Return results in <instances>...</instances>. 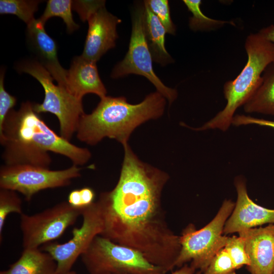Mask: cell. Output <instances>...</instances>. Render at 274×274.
Masks as SVG:
<instances>
[{
  "label": "cell",
  "instance_id": "obj_1",
  "mask_svg": "<svg viewBox=\"0 0 274 274\" xmlns=\"http://www.w3.org/2000/svg\"><path fill=\"white\" fill-rule=\"evenodd\" d=\"M123 147L118 182L97 200L104 220L100 235L139 251L167 272L181 250L180 236L169 228L161 204L169 176L140 160L128 144Z\"/></svg>",
  "mask_w": 274,
  "mask_h": 274
},
{
  "label": "cell",
  "instance_id": "obj_2",
  "mask_svg": "<svg viewBox=\"0 0 274 274\" xmlns=\"http://www.w3.org/2000/svg\"><path fill=\"white\" fill-rule=\"evenodd\" d=\"M2 158L8 165H29L49 168L51 152L68 158L73 164H86L91 154L58 135L33 109V104L22 102L11 110L0 129Z\"/></svg>",
  "mask_w": 274,
  "mask_h": 274
},
{
  "label": "cell",
  "instance_id": "obj_3",
  "mask_svg": "<svg viewBox=\"0 0 274 274\" xmlns=\"http://www.w3.org/2000/svg\"><path fill=\"white\" fill-rule=\"evenodd\" d=\"M166 98L156 91L148 95L140 103L131 104L125 97L105 96L95 109L81 118L77 138L94 146L108 138L123 146L128 144L130 134L145 122L160 117L163 114Z\"/></svg>",
  "mask_w": 274,
  "mask_h": 274
},
{
  "label": "cell",
  "instance_id": "obj_4",
  "mask_svg": "<svg viewBox=\"0 0 274 274\" xmlns=\"http://www.w3.org/2000/svg\"><path fill=\"white\" fill-rule=\"evenodd\" d=\"M245 48L248 55L245 66L235 79L226 82L223 86L225 107L201 127L194 130L226 131L232 124L236 110L253 95L261 84L265 69L274 62V44L259 32L247 37Z\"/></svg>",
  "mask_w": 274,
  "mask_h": 274
},
{
  "label": "cell",
  "instance_id": "obj_5",
  "mask_svg": "<svg viewBox=\"0 0 274 274\" xmlns=\"http://www.w3.org/2000/svg\"><path fill=\"white\" fill-rule=\"evenodd\" d=\"M235 206L230 199H225L213 219L196 230L188 224L180 235L181 250L175 267H181L191 261L190 266L203 273L215 255L224 248L228 237L223 234L225 223Z\"/></svg>",
  "mask_w": 274,
  "mask_h": 274
},
{
  "label": "cell",
  "instance_id": "obj_6",
  "mask_svg": "<svg viewBox=\"0 0 274 274\" xmlns=\"http://www.w3.org/2000/svg\"><path fill=\"white\" fill-rule=\"evenodd\" d=\"M17 68L19 72L33 77L44 90L42 103L33 104L35 111L38 114L49 112L55 115L59 122L60 135L70 142L85 114L82 100L73 96L65 88L55 85L51 74L37 60L23 61Z\"/></svg>",
  "mask_w": 274,
  "mask_h": 274
},
{
  "label": "cell",
  "instance_id": "obj_7",
  "mask_svg": "<svg viewBox=\"0 0 274 274\" xmlns=\"http://www.w3.org/2000/svg\"><path fill=\"white\" fill-rule=\"evenodd\" d=\"M90 274H166L132 248L96 236L81 256Z\"/></svg>",
  "mask_w": 274,
  "mask_h": 274
},
{
  "label": "cell",
  "instance_id": "obj_8",
  "mask_svg": "<svg viewBox=\"0 0 274 274\" xmlns=\"http://www.w3.org/2000/svg\"><path fill=\"white\" fill-rule=\"evenodd\" d=\"M144 5L135 7L132 13V30L128 50L124 59L113 69L111 77L113 79L136 74L146 77L167 99L170 105L176 99L175 89L165 86L155 73L153 59L146 40L144 28Z\"/></svg>",
  "mask_w": 274,
  "mask_h": 274
},
{
  "label": "cell",
  "instance_id": "obj_9",
  "mask_svg": "<svg viewBox=\"0 0 274 274\" xmlns=\"http://www.w3.org/2000/svg\"><path fill=\"white\" fill-rule=\"evenodd\" d=\"M81 168L73 164L61 170L29 165H3L0 168V188L19 192L27 201L40 191L65 187L81 176Z\"/></svg>",
  "mask_w": 274,
  "mask_h": 274
},
{
  "label": "cell",
  "instance_id": "obj_10",
  "mask_svg": "<svg viewBox=\"0 0 274 274\" xmlns=\"http://www.w3.org/2000/svg\"><path fill=\"white\" fill-rule=\"evenodd\" d=\"M83 208H75L67 201L33 214L20 215L23 249L39 248L60 237L82 215Z\"/></svg>",
  "mask_w": 274,
  "mask_h": 274
},
{
  "label": "cell",
  "instance_id": "obj_11",
  "mask_svg": "<svg viewBox=\"0 0 274 274\" xmlns=\"http://www.w3.org/2000/svg\"><path fill=\"white\" fill-rule=\"evenodd\" d=\"M83 221L79 228L72 230V237L63 244L50 242L41 249L48 253L57 263L58 274H65L71 269L78 258L89 247L93 239L100 235L104 229L102 210L98 201L83 208Z\"/></svg>",
  "mask_w": 274,
  "mask_h": 274
},
{
  "label": "cell",
  "instance_id": "obj_12",
  "mask_svg": "<svg viewBox=\"0 0 274 274\" xmlns=\"http://www.w3.org/2000/svg\"><path fill=\"white\" fill-rule=\"evenodd\" d=\"M234 184L237 200L224 225L223 234L238 233L267 223L274 224V209L258 205L249 197L244 178L240 176L235 177Z\"/></svg>",
  "mask_w": 274,
  "mask_h": 274
},
{
  "label": "cell",
  "instance_id": "obj_13",
  "mask_svg": "<svg viewBox=\"0 0 274 274\" xmlns=\"http://www.w3.org/2000/svg\"><path fill=\"white\" fill-rule=\"evenodd\" d=\"M87 21L88 29L81 55L96 62L115 47L118 39L117 26L121 20L103 7L92 14Z\"/></svg>",
  "mask_w": 274,
  "mask_h": 274
},
{
  "label": "cell",
  "instance_id": "obj_14",
  "mask_svg": "<svg viewBox=\"0 0 274 274\" xmlns=\"http://www.w3.org/2000/svg\"><path fill=\"white\" fill-rule=\"evenodd\" d=\"M245 244L251 274H271L274 270V224L238 232Z\"/></svg>",
  "mask_w": 274,
  "mask_h": 274
},
{
  "label": "cell",
  "instance_id": "obj_15",
  "mask_svg": "<svg viewBox=\"0 0 274 274\" xmlns=\"http://www.w3.org/2000/svg\"><path fill=\"white\" fill-rule=\"evenodd\" d=\"M45 23L39 18L27 25L26 39L38 60L51 74L57 84L65 88L67 71L58 61L55 41L46 32Z\"/></svg>",
  "mask_w": 274,
  "mask_h": 274
},
{
  "label": "cell",
  "instance_id": "obj_16",
  "mask_svg": "<svg viewBox=\"0 0 274 274\" xmlns=\"http://www.w3.org/2000/svg\"><path fill=\"white\" fill-rule=\"evenodd\" d=\"M67 71L65 89L76 98L82 100L87 93L100 98L106 96L107 90L97 70L96 62L82 55L75 57Z\"/></svg>",
  "mask_w": 274,
  "mask_h": 274
},
{
  "label": "cell",
  "instance_id": "obj_17",
  "mask_svg": "<svg viewBox=\"0 0 274 274\" xmlns=\"http://www.w3.org/2000/svg\"><path fill=\"white\" fill-rule=\"evenodd\" d=\"M57 263L39 248L23 249L19 258L0 274H58Z\"/></svg>",
  "mask_w": 274,
  "mask_h": 274
},
{
  "label": "cell",
  "instance_id": "obj_18",
  "mask_svg": "<svg viewBox=\"0 0 274 274\" xmlns=\"http://www.w3.org/2000/svg\"><path fill=\"white\" fill-rule=\"evenodd\" d=\"M144 28L147 43L153 61L161 66L174 62L165 47L166 31L156 15L144 2Z\"/></svg>",
  "mask_w": 274,
  "mask_h": 274
},
{
  "label": "cell",
  "instance_id": "obj_19",
  "mask_svg": "<svg viewBox=\"0 0 274 274\" xmlns=\"http://www.w3.org/2000/svg\"><path fill=\"white\" fill-rule=\"evenodd\" d=\"M244 110L248 113L274 115V62L265 69L261 84L244 105Z\"/></svg>",
  "mask_w": 274,
  "mask_h": 274
},
{
  "label": "cell",
  "instance_id": "obj_20",
  "mask_svg": "<svg viewBox=\"0 0 274 274\" xmlns=\"http://www.w3.org/2000/svg\"><path fill=\"white\" fill-rule=\"evenodd\" d=\"M72 5L73 1L71 0H49L39 19L45 24L49 18L54 16L59 17L65 23L67 31L71 33L79 27L73 20Z\"/></svg>",
  "mask_w": 274,
  "mask_h": 274
},
{
  "label": "cell",
  "instance_id": "obj_21",
  "mask_svg": "<svg viewBox=\"0 0 274 274\" xmlns=\"http://www.w3.org/2000/svg\"><path fill=\"white\" fill-rule=\"evenodd\" d=\"M40 3L36 0H1L0 14L16 15L27 25L35 19L34 15Z\"/></svg>",
  "mask_w": 274,
  "mask_h": 274
},
{
  "label": "cell",
  "instance_id": "obj_22",
  "mask_svg": "<svg viewBox=\"0 0 274 274\" xmlns=\"http://www.w3.org/2000/svg\"><path fill=\"white\" fill-rule=\"evenodd\" d=\"M183 2L192 14L189 23V27L192 30H212L228 22L234 25L230 22L213 19L206 16L200 9L201 1L200 0H184Z\"/></svg>",
  "mask_w": 274,
  "mask_h": 274
},
{
  "label": "cell",
  "instance_id": "obj_23",
  "mask_svg": "<svg viewBox=\"0 0 274 274\" xmlns=\"http://www.w3.org/2000/svg\"><path fill=\"white\" fill-rule=\"evenodd\" d=\"M22 200L17 192L12 190L0 188V241L3 239L4 224L8 216L12 213L21 215L23 214Z\"/></svg>",
  "mask_w": 274,
  "mask_h": 274
},
{
  "label": "cell",
  "instance_id": "obj_24",
  "mask_svg": "<svg viewBox=\"0 0 274 274\" xmlns=\"http://www.w3.org/2000/svg\"><path fill=\"white\" fill-rule=\"evenodd\" d=\"M230 256L236 269L244 265L248 266L250 261L248 257L244 239L241 236L228 237L224 248Z\"/></svg>",
  "mask_w": 274,
  "mask_h": 274
},
{
  "label": "cell",
  "instance_id": "obj_25",
  "mask_svg": "<svg viewBox=\"0 0 274 274\" xmlns=\"http://www.w3.org/2000/svg\"><path fill=\"white\" fill-rule=\"evenodd\" d=\"M144 2L158 18L166 32L174 35L176 27L171 19L168 1L148 0Z\"/></svg>",
  "mask_w": 274,
  "mask_h": 274
},
{
  "label": "cell",
  "instance_id": "obj_26",
  "mask_svg": "<svg viewBox=\"0 0 274 274\" xmlns=\"http://www.w3.org/2000/svg\"><path fill=\"white\" fill-rule=\"evenodd\" d=\"M232 261L224 248L214 257L203 274H236Z\"/></svg>",
  "mask_w": 274,
  "mask_h": 274
},
{
  "label": "cell",
  "instance_id": "obj_27",
  "mask_svg": "<svg viewBox=\"0 0 274 274\" xmlns=\"http://www.w3.org/2000/svg\"><path fill=\"white\" fill-rule=\"evenodd\" d=\"M105 1H74L72 8L84 22L100 8L105 7Z\"/></svg>",
  "mask_w": 274,
  "mask_h": 274
},
{
  "label": "cell",
  "instance_id": "obj_28",
  "mask_svg": "<svg viewBox=\"0 0 274 274\" xmlns=\"http://www.w3.org/2000/svg\"><path fill=\"white\" fill-rule=\"evenodd\" d=\"M0 129L2 127L5 118L9 112L13 109L16 103V98L10 94L4 86V72L0 76Z\"/></svg>",
  "mask_w": 274,
  "mask_h": 274
},
{
  "label": "cell",
  "instance_id": "obj_29",
  "mask_svg": "<svg viewBox=\"0 0 274 274\" xmlns=\"http://www.w3.org/2000/svg\"><path fill=\"white\" fill-rule=\"evenodd\" d=\"M232 124L236 126L256 124L260 126L270 127L274 129V121L254 118L244 115H234L232 120Z\"/></svg>",
  "mask_w": 274,
  "mask_h": 274
},
{
  "label": "cell",
  "instance_id": "obj_30",
  "mask_svg": "<svg viewBox=\"0 0 274 274\" xmlns=\"http://www.w3.org/2000/svg\"><path fill=\"white\" fill-rule=\"evenodd\" d=\"M80 192L82 208L87 207L94 202L95 192L92 188L84 187L80 189Z\"/></svg>",
  "mask_w": 274,
  "mask_h": 274
},
{
  "label": "cell",
  "instance_id": "obj_31",
  "mask_svg": "<svg viewBox=\"0 0 274 274\" xmlns=\"http://www.w3.org/2000/svg\"><path fill=\"white\" fill-rule=\"evenodd\" d=\"M67 201L74 208H83L82 206L80 189L72 190L68 195Z\"/></svg>",
  "mask_w": 274,
  "mask_h": 274
},
{
  "label": "cell",
  "instance_id": "obj_32",
  "mask_svg": "<svg viewBox=\"0 0 274 274\" xmlns=\"http://www.w3.org/2000/svg\"><path fill=\"white\" fill-rule=\"evenodd\" d=\"M172 274H203V273L200 270L195 269L190 265L185 264L178 270L173 272Z\"/></svg>",
  "mask_w": 274,
  "mask_h": 274
},
{
  "label": "cell",
  "instance_id": "obj_33",
  "mask_svg": "<svg viewBox=\"0 0 274 274\" xmlns=\"http://www.w3.org/2000/svg\"><path fill=\"white\" fill-rule=\"evenodd\" d=\"M267 40L274 44V25L271 24L263 27L259 32Z\"/></svg>",
  "mask_w": 274,
  "mask_h": 274
},
{
  "label": "cell",
  "instance_id": "obj_34",
  "mask_svg": "<svg viewBox=\"0 0 274 274\" xmlns=\"http://www.w3.org/2000/svg\"><path fill=\"white\" fill-rule=\"evenodd\" d=\"M65 274H77V273L76 271L71 270V271H68V272Z\"/></svg>",
  "mask_w": 274,
  "mask_h": 274
},
{
  "label": "cell",
  "instance_id": "obj_35",
  "mask_svg": "<svg viewBox=\"0 0 274 274\" xmlns=\"http://www.w3.org/2000/svg\"><path fill=\"white\" fill-rule=\"evenodd\" d=\"M271 274H274V270Z\"/></svg>",
  "mask_w": 274,
  "mask_h": 274
}]
</instances>
